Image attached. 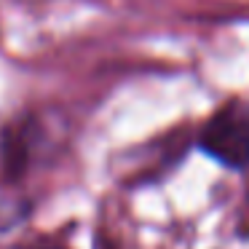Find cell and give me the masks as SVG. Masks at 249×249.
<instances>
[{
    "label": "cell",
    "instance_id": "cell-1",
    "mask_svg": "<svg viewBox=\"0 0 249 249\" xmlns=\"http://www.w3.org/2000/svg\"><path fill=\"white\" fill-rule=\"evenodd\" d=\"M201 145L233 169L249 166V102H228L206 121Z\"/></svg>",
    "mask_w": 249,
    "mask_h": 249
}]
</instances>
